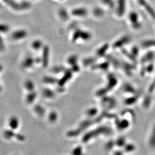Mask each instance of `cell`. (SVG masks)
<instances>
[{"label":"cell","mask_w":155,"mask_h":155,"mask_svg":"<svg viewBox=\"0 0 155 155\" xmlns=\"http://www.w3.org/2000/svg\"><path fill=\"white\" fill-rule=\"evenodd\" d=\"M28 35V32L24 29H19L13 31L11 35V38L15 41L24 39Z\"/></svg>","instance_id":"obj_1"},{"label":"cell","mask_w":155,"mask_h":155,"mask_svg":"<svg viewBox=\"0 0 155 155\" xmlns=\"http://www.w3.org/2000/svg\"><path fill=\"white\" fill-rule=\"evenodd\" d=\"M35 63V62L34 58L31 56H28L23 60L22 66L24 69L26 70L31 69V67L34 66Z\"/></svg>","instance_id":"obj_2"},{"label":"cell","mask_w":155,"mask_h":155,"mask_svg":"<svg viewBox=\"0 0 155 155\" xmlns=\"http://www.w3.org/2000/svg\"><path fill=\"white\" fill-rule=\"evenodd\" d=\"M24 88L28 92L33 91L35 90V84L34 82L31 80H27L24 84Z\"/></svg>","instance_id":"obj_3"},{"label":"cell","mask_w":155,"mask_h":155,"mask_svg":"<svg viewBox=\"0 0 155 155\" xmlns=\"http://www.w3.org/2000/svg\"><path fill=\"white\" fill-rule=\"evenodd\" d=\"M36 92L35 91L28 92L26 96V101L28 103H32L36 98Z\"/></svg>","instance_id":"obj_4"},{"label":"cell","mask_w":155,"mask_h":155,"mask_svg":"<svg viewBox=\"0 0 155 155\" xmlns=\"http://www.w3.org/2000/svg\"><path fill=\"white\" fill-rule=\"evenodd\" d=\"M43 45L42 42L39 39H35L33 40L31 43V47L33 50H39L40 48H42V46Z\"/></svg>","instance_id":"obj_5"},{"label":"cell","mask_w":155,"mask_h":155,"mask_svg":"<svg viewBox=\"0 0 155 155\" xmlns=\"http://www.w3.org/2000/svg\"><path fill=\"white\" fill-rule=\"evenodd\" d=\"M10 27L5 23H0V34H5L10 31Z\"/></svg>","instance_id":"obj_6"},{"label":"cell","mask_w":155,"mask_h":155,"mask_svg":"<svg viewBox=\"0 0 155 155\" xmlns=\"http://www.w3.org/2000/svg\"><path fill=\"white\" fill-rule=\"evenodd\" d=\"M19 121L16 117H12L9 121V126H11V128H15L17 127L19 125Z\"/></svg>","instance_id":"obj_7"},{"label":"cell","mask_w":155,"mask_h":155,"mask_svg":"<svg viewBox=\"0 0 155 155\" xmlns=\"http://www.w3.org/2000/svg\"><path fill=\"white\" fill-rule=\"evenodd\" d=\"M44 52H43V57H42V62H43V66H46L45 65H47V48H44Z\"/></svg>","instance_id":"obj_8"},{"label":"cell","mask_w":155,"mask_h":155,"mask_svg":"<svg viewBox=\"0 0 155 155\" xmlns=\"http://www.w3.org/2000/svg\"><path fill=\"white\" fill-rule=\"evenodd\" d=\"M0 47L2 48V49H3L4 47V40L2 37L1 36V35H0Z\"/></svg>","instance_id":"obj_9"},{"label":"cell","mask_w":155,"mask_h":155,"mask_svg":"<svg viewBox=\"0 0 155 155\" xmlns=\"http://www.w3.org/2000/svg\"><path fill=\"white\" fill-rule=\"evenodd\" d=\"M1 89H2V88H1V86H0V91H1Z\"/></svg>","instance_id":"obj_10"},{"label":"cell","mask_w":155,"mask_h":155,"mask_svg":"<svg viewBox=\"0 0 155 155\" xmlns=\"http://www.w3.org/2000/svg\"><path fill=\"white\" fill-rule=\"evenodd\" d=\"M2 48H1V47H0V52H1V50H2Z\"/></svg>","instance_id":"obj_11"}]
</instances>
